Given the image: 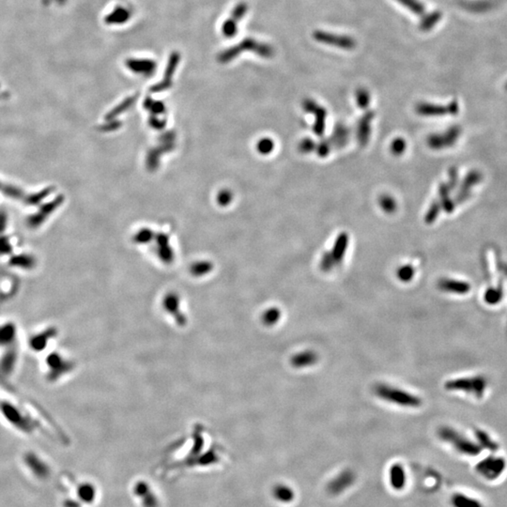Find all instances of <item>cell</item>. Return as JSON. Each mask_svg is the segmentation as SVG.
I'll use <instances>...</instances> for the list:
<instances>
[{
  "instance_id": "9a60e30c",
  "label": "cell",
  "mask_w": 507,
  "mask_h": 507,
  "mask_svg": "<svg viewBox=\"0 0 507 507\" xmlns=\"http://www.w3.org/2000/svg\"><path fill=\"white\" fill-rule=\"evenodd\" d=\"M482 179H483V176L479 171H477V170L471 171L468 175L466 176L463 184L461 185L460 192L458 193L455 201L457 203L465 201L471 195V188L472 186L479 184L481 182Z\"/></svg>"
},
{
  "instance_id": "ffe728a7",
  "label": "cell",
  "mask_w": 507,
  "mask_h": 507,
  "mask_svg": "<svg viewBox=\"0 0 507 507\" xmlns=\"http://www.w3.org/2000/svg\"><path fill=\"white\" fill-rule=\"evenodd\" d=\"M271 495L276 502H279L281 504H290L295 499L294 490H292V488L288 485L282 483L273 486Z\"/></svg>"
},
{
  "instance_id": "7402d4cb",
  "label": "cell",
  "mask_w": 507,
  "mask_h": 507,
  "mask_svg": "<svg viewBox=\"0 0 507 507\" xmlns=\"http://www.w3.org/2000/svg\"><path fill=\"white\" fill-rule=\"evenodd\" d=\"M16 334L17 331L14 324L7 322L0 325V347H11L16 339Z\"/></svg>"
},
{
  "instance_id": "ba28073f",
  "label": "cell",
  "mask_w": 507,
  "mask_h": 507,
  "mask_svg": "<svg viewBox=\"0 0 507 507\" xmlns=\"http://www.w3.org/2000/svg\"><path fill=\"white\" fill-rule=\"evenodd\" d=\"M316 41L323 44H330L332 46L339 47L341 49L351 50L355 48L356 42L354 39H351L348 36L336 35L332 33L323 32V31H316L313 34Z\"/></svg>"
},
{
  "instance_id": "836d02e7",
  "label": "cell",
  "mask_w": 507,
  "mask_h": 507,
  "mask_svg": "<svg viewBox=\"0 0 507 507\" xmlns=\"http://www.w3.org/2000/svg\"><path fill=\"white\" fill-rule=\"evenodd\" d=\"M397 1L416 14H422L425 11L424 5L417 0H397Z\"/></svg>"
},
{
  "instance_id": "b9f144b4",
  "label": "cell",
  "mask_w": 507,
  "mask_h": 507,
  "mask_svg": "<svg viewBox=\"0 0 507 507\" xmlns=\"http://www.w3.org/2000/svg\"><path fill=\"white\" fill-rule=\"evenodd\" d=\"M314 147H315V144L311 139L304 140L301 144V149L304 152H310L312 149H314Z\"/></svg>"
},
{
  "instance_id": "7dc6e473",
  "label": "cell",
  "mask_w": 507,
  "mask_h": 507,
  "mask_svg": "<svg viewBox=\"0 0 507 507\" xmlns=\"http://www.w3.org/2000/svg\"></svg>"
},
{
  "instance_id": "8992f818",
  "label": "cell",
  "mask_w": 507,
  "mask_h": 507,
  "mask_svg": "<svg viewBox=\"0 0 507 507\" xmlns=\"http://www.w3.org/2000/svg\"><path fill=\"white\" fill-rule=\"evenodd\" d=\"M24 462L30 473L40 480H45L51 475V468L40 455L28 452L24 456Z\"/></svg>"
},
{
  "instance_id": "7c38bea8",
  "label": "cell",
  "mask_w": 507,
  "mask_h": 507,
  "mask_svg": "<svg viewBox=\"0 0 507 507\" xmlns=\"http://www.w3.org/2000/svg\"><path fill=\"white\" fill-rule=\"evenodd\" d=\"M459 111V106L456 102L451 103L448 106L421 104L417 106V112L424 116H444V115H456Z\"/></svg>"
},
{
  "instance_id": "74e56055",
  "label": "cell",
  "mask_w": 507,
  "mask_h": 507,
  "mask_svg": "<svg viewBox=\"0 0 507 507\" xmlns=\"http://www.w3.org/2000/svg\"><path fill=\"white\" fill-rule=\"evenodd\" d=\"M247 10H248V7H247V5L245 3H244V2L239 3L236 7L234 8V9L232 10L231 18H233L235 21L238 22V21H240V20H242L243 18L245 17Z\"/></svg>"
},
{
  "instance_id": "484cf974",
  "label": "cell",
  "mask_w": 507,
  "mask_h": 507,
  "mask_svg": "<svg viewBox=\"0 0 507 507\" xmlns=\"http://www.w3.org/2000/svg\"><path fill=\"white\" fill-rule=\"evenodd\" d=\"M131 17L130 11L123 7H118L114 9L107 17L106 22L107 24H113V25H122L125 22H127Z\"/></svg>"
},
{
  "instance_id": "6da1fadb",
  "label": "cell",
  "mask_w": 507,
  "mask_h": 507,
  "mask_svg": "<svg viewBox=\"0 0 507 507\" xmlns=\"http://www.w3.org/2000/svg\"><path fill=\"white\" fill-rule=\"evenodd\" d=\"M438 436L448 444L452 446L457 453L469 457H475L484 451L475 441L464 436L450 427H441L438 429Z\"/></svg>"
},
{
  "instance_id": "603a6c76",
  "label": "cell",
  "mask_w": 507,
  "mask_h": 507,
  "mask_svg": "<svg viewBox=\"0 0 507 507\" xmlns=\"http://www.w3.org/2000/svg\"><path fill=\"white\" fill-rule=\"evenodd\" d=\"M47 365L50 368V376L52 379L60 377L63 372L67 371V368H69V365H67L62 356L57 353H53L48 357Z\"/></svg>"
},
{
  "instance_id": "4dcf8cb0",
  "label": "cell",
  "mask_w": 507,
  "mask_h": 507,
  "mask_svg": "<svg viewBox=\"0 0 507 507\" xmlns=\"http://www.w3.org/2000/svg\"><path fill=\"white\" fill-rule=\"evenodd\" d=\"M441 17H442V14L439 11H435V12L430 13L427 17L424 18V20L421 23L420 28L422 30H425V31L426 30H429L430 28H432L433 26L437 24Z\"/></svg>"
},
{
  "instance_id": "8d00e7d4",
  "label": "cell",
  "mask_w": 507,
  "mask_h": 507,
  "mask_svg": "<svg viewBox=\"0 0 507 507\" xmlns=\"http://www.w3.org/2000/svg\"><path fill=\"white\" fill-rule=\"evenodd\" d=\"M356 97H357V104H358L359 107H361V108L368 107L369 102H370V95L367 89H365V88L358 89Z\"/></svg>"
},
{
  "instance_id": "60d3db41",
  "label": "cell",
  "mask_w": 507,
  "mask_h": 507,
  "mask_svg": "<svg viewBox=\"0 0 507 507\" xmlns=\"http://www.w3.org/2000/svg\"><path fill=\"white\" fill-rule=\"evenodd\" d=\"M266 318V321L268 323L272 324L274 322H276L280 318V311L277 309H271L270 310L267 315L265 317Z\"/></svg>"
},
{
  "instance_id": "d4e9b609",
  "label": "cell",
  "mask_w": 507,
  "mask_h": 507,
  "mask_svg": "<svg viewBox=\"0 0 507 507\" xmlns=\"http://www.w3.org/2000/svg\"><path fill=\"white\" fill-rule=\"evenodd\" d=\"M504 299V290L500 284L498 287H490L485 291L484 302L488 306H494L499 305Z\"/></svg>"
},
{
  "instance_id": "4fadbf2b",
  "label": "cell",
  "mask_w": 507,
  "mask_h": 507,
  "mask_svg": "<svg viewBox=\"0 0 507 507\" xmlns=\"http://www.w3.org/2000/svg\"><path fill=\"white\" fill-rule=\"evenodd\" d=\"M452 507H488L481 498L466 492H455L450 500Z\"/></svg>"
},
{
  "instance_id": "83f0119b",
  "label": "cell",
  "mask_w": 507,
  "mask_h": 507,
  "mask_svg": "<svg viewBox=\"0 0 507 507\" xmlns=\"http://www.w3.org/2000/svg\"><path fill=\"white\" fill-rule=\"evenodd\" d=\"M373 117H374V114L372 112H369L368 114L364 116V118L361 120V122L359 123L358 137L362 144H366L369 138L370 123H371Z\"/></svg>"
},
{
  "instance_id": "ab89813d",
  "label": "cell",
  "mask_w": 507,
  "mask_h": 507,
  "mask_svg": "<svg viewBox=\"0 0 507 507\" xmlns=\"http://www.w3.org/2000/svg\"><path fill=\"white\" fill-rule=\"evenodd\" d=\"M406 148V143L401 138L394 140L392 144V150L394 154H401Z\"/></svg>"
},
{
  "instance_id": "9c48e42d",
  "label": "cell",
  "mask_w": 507,
  "mask_h": 507,
  "mask_svg": "<svg viewBox=\"0 0 507 507\" xmlns=\"http://www.w3.org/2000/svg\"><path fill=\"white\" fill-rule=\"evenodd\" d=\"M356 479L355 473L350 470H344L337 474L327 486V490L332 495H337L348 490Z\"/></svg>"
},
{
  "instance_id": "d590c367",
  "label": "cell",
  "mask_w": 507,
  "mask_h": 507,
  "mask_svg": "<svg viewBox=\"0 0 507 507\" xmlns=\"http://www.w3.org/2000/svg\"><path fill=\"white\" fill-rule=\"evenodd\" d=\"M380 204L382 208V210L386 211V212H393L395 209H396V204L395 201L393 200V197L391 196H388V195H383L380 197Z\"/></svg>"
},
{
  "instance_id": "cb8c5ba5",
  "label": "cell",
  "mask_w": 507,
  "mask_h": 507,
  "mask_svg": "<svg viewBox=\"0 0 507 507\" xmlns=\"http://www.w3.org/2000/svg\"><path fill=\"white\" fill-rule=\"evenodd\" d=\"M348 244H349V238H348L347 234H341L340 236L337 238L335 244L333 245V249H332V251L331 252L332 257L334 259V262H335L336 265L340 264V262L343 260L345 253L347 251Z\"/></svg>"
},
{
  "instance_id": "ac0fdd59",
  "label": "cell",
  "mask_w": 507,
  "mask_h": 507,
  "mask_svg": "<svg viewBox=\"0 0 507 507\" xmlns=\"http://www.w3.org/2000/svg\"><path fill=\"white\" fill-rule=\"evenodd\" d=\"M304 108L307 112H315L317 120H316L314 130L317 134H321L324 131V127H325V118H326L325 109L318 106L315 104V102H313L311 100H306V102L304 103Z\"/></svg>"
},
{
  "instance_id": "7bdbcfd3",
  "label": "cell",
  "mask_w": 507,
  "mask_h": 507,
  "mask_svg": "<svg viewBox=\"0 0 507 507\" xmlns=\"http://www.w3.org/2000/svg\"><path fill=\"white\" fill-rule=\"evenodd\" d=\"M449 177H450V184L448 185H449L450 189H453V188H455V185L457 184V172H456L455 167L450 169Z\"/></svg>"
},
{
  "instance_id": "3957f363",
  "label": "cell",
  "mask_w": 507,
  "mask_h": 507,
  "mask_svg": "<svg viewBox=\"0 0 507 507\" xmlns=\"http://www.w3.org/2000/svg\"><path fill=\"white\" fill-rule=\"evenodd\" d=\"M507 460L505 456L494 455H488L481 458L475 464L474 471L484 481L496 483L507 472Z\"/></svg>"
},
{
  "instance_id": "bcb514c9",
  "label": "cell",
  "mask_w": 507,
  "mask_h": 507,
  "mask_svg": "<svg viewBox=\"0 0 507 507\" xmlns=\"http://www.w3.org/2000/svg\"><path fill=\"white\" fill-rule=\"evenodd\" d=\"M503 271H504V272L506 273V275L507 276V264H505V265L503 266Z\"/></svg>"
},
{
  "instance_id": "ee69618b",
  "label": "cell",
  "mask_w": 507,
  "mask_h": 507,
  "mask_svg": "<svg viewBox=\"0 0 507 507\" xmlns=\"http://www.w3.org/2000/svg\"><path fill=\"white\" fill-rule=\"evenodd\" d=\"M63 507H82V504L79 501L67 499L63 502Z\"/></svg>"
},
{
  "instance_id": "52a82bcc",
  "label": "cell",
  "mask_w": 507,
  "mask_h": 507,
  "mask_svg": "<svg viewBox=\"0 0 507 507\" xmlns=\"http://www.w3.org/2000/svg\"><path fill=\"white\" fill-rule=\"evenodd\" d=\"M132 494L139 500L142 507H159L160 506L156 493L145 480H138L133 484Z\"/></svg>"
},
{
  "instance_id": "8fae6325",
  "label": "cell",
  "mask_w": 507,
  "mask_h": 507,
  "mask_svg": "<svg viewBox=\"0 0 507 507\" xmlns=\"http://www.w3.org/2000/svg\"><path fill=\"white\" fill-rule=\"evenodd\" d=\"M438 288L450 294L466 295L471 291L472 286L470 283L461 280L442 278L438 281Z\"/></svg>"
},
{
  "instance_id": "f6af8a7d",
  "label": "cell",
  "mask_w": 507,
  "mask_h": 507,
  "mask_svg": "<svg viewBox=\"0 0 507 507\" xmlns=\"http://www.w3.org/2000/svg\"><path fill=\"white\" fill-rule=\"evenodd\" d=\"M329 149H330V148H329V145H328L327 143L320 144V145H319V147H318V154H319L320 156H325V155H327V154H328Z\"/></svg>"
},
{
  "instance_id": "d6a6232c",
  "label": "cell",
  "mask_w": 507,
  "mask_h": 507,
  "mask_svg": "<svg viewBox=\"0 0 507 507\" xmlns=\"http://www.w3.org/2000/svg\"><path fill=\"white\" fill-rule=\"evenodd\" d=\"M237 31H238L237 21H235L233 18L230 17L224 22V24L222 26V33L225 37L231 38V37L236 35Z\"/></svg>"
},
{
  "instance_id": "e0dca14e",
  "label": "cell",
  "mask_w": 507,
  "mask_h": 507,
  "mask_svg": "<svg viewBox=\"0 0 507 507\" xmlns=\"http://www.w3.org/2000/svg\"><path fill=\"white\" fill-rule=\"evenodd\" d=\"M76 495L81 504L92 505L96 501V487L90 482H83L76 489Z\"/></svg>"
},
{
  "instance_id": "277c9868",
  "label": "cell",
  "mask_w": 507,
  "mask_h": 507,
  "mask_svg": "<svg viewBox=\"0 0 507 507\" xmlns=\"http://www.w3.org/2000/svg\"><path fill=\"white\" fill-rule=\"evenodd\" d=\"M444 388L450 392L468 393L481 399L488 388V380L482 375L455 378L447 380Z\"/></svg>"
},
{
  "instance_id": "f1b7e54d",
  "label": "cell",
  "mask_w": 507,
  "mask_h": 507,
  "mask_svg": "<svg viewBox=\"0 0 507 507\" xmlns=\"http://www.w3.org/2000/svg\"><path fill=\"white\" fill-rule=\"evenodd\" d=\"M450 187L449 185L446 184H442V185L440 186V197H441V205L442 207L444 209L446 212L450 213L452 212L454 209H455V203L452 201L449 197V192H450Z\"/></svg>"
},
{
  "instance_id": "7a4b0ae2",
  "label": "cell",
  "mask_w": 507,
  "mask_h": 507,
  "mask_svg": "<svg viewBox=\"0 0 507 507\" xmlns=\"http://www.w3.org/2000/svg\"><path fill=\"white\" fill-rule=\"evenodd\" d=\"M374 393L380 399L406 408H418L422 405V399L402 389L380 383L374 386Z\"/></svg>"
},
{
  "instance_id": "1f68e13d",
  "label": "cell",
  "mask_w": 507,
  "mask_h": 507,
  "mask_svg": "<svg viewBox=\"0 0 507 507\" xmlns=\"http://www.w3.org/2000/svg\"><path fill=\"white\" fill-rule=\"evenodd\" d=\"M414 274H415V271L411 265H404L402 267H400L396 272L397 278L405 283H408L411 281L414 277Z\"/></svg>"
},
{
  "instance_id": "2e32d148",
  "label": "cell",
  "mask_w": 507,
  "mask_h": 507,
  "mask_svg": "<svg viewBox=\"0 0 507 507\" xmlns=\"http://www.w3.org/2000/svg\"><path fill=\"white\" fill-rule=\"evenodd\" d=\"M389 481L393 490H401L407 483V474L401 464L392 465L389 470Z\"/></svg>"
},
{
  "instance_id": "5b68a950",
  "label": "cell",
  "mask_w": 507,
  "mask_h": 507,
  "mask_svg": "<svg viewBox=\"0 0 507 507\" xmlns=\"http://www.w3.org/2000/svg\"><path fill=\"white\" fill-rule=\"evenodd\" d=\"M252 51V52L262 57V58H271L273 56V49L268 44L259 43L253 39H245L242 43L237 44L233 47H230L224 52L219 55V61L223 63H228L242 54L243 51Z\"/></svg>"
},
{
  "instance_id": "4316f807",
  "label": "cell",
  "mask_w": 507,
  "mask_h": 507,
  "mask_svg": "<svg viewBox=\"0 0 507 507\" xmlns=\"http://www.w3.org/2000/svg\"><path fill=\"white\" fill-rule=\"evenodd\" d=\"M17 361L16 351L9 350L0 360V371L3 374H9L12 372Z\"/></svg>"
},
{
  "instance_id": "d6986e66",
  "label": "cell",
  "mask_w": 507,
  "mask_h": 507,
  "mask_svg": "<svg viewBox=\"0 0 507 507\" xmlns=\"http://www.w3.org/2000/svg\"><path fill=\"white\" fill-rule=\"evenodd\" d=\"M125 64L130 70L138 73L151 74L156 69V63L151 60L129 59L126 60Z\"/></svg>"
},
{
  "instance_id": "5bb4252c",
  "label": "cell",
  "mask_w": 507,
  "mask_h": 507,
  "mask_svg": "<svg viewBox=\"0 0 507 507\" xmlns=\"http://www.w3.org/2000/svg\"><path fill=\"white\" fill-rule=\"evenodd\" d=\"M319 359L318 354L312 350H303L298 352L290 359L292 367L295 368H305L312 367L317 363Z\"/></svg>"
},
{
  "instance_id": "44dd1931",
  "label": "cell",
  "mask_w": 507,
  "mask_h": 507,
  "mask_svg": "<svg viewBox=\"0 0 507 507\" xmlns=\"http://www.w3.org/2000/svg\"><path fill=\"white\" fill-rule=\"evenodd\" d=\"M474 437H475V442L481 446L483 450H488L491 453H496L498 451V443L495 442L492 438L490 437V434L487 431L481 429H474Z\"/></svg>"
},
{
  "instance_id": "e575fe53",
  "label": "cell",
  "mask_w": 507,
  "mask_h": 507,
  "mask_svg": "<svg viewBox=\"0 0 507 507\" xmlns=\"http://www.w3.org/2000/svg\"><path fill=\"white\" fill-rule=\"evenodd\" d=\"M335 266H336V264L334 262V259L332 257L331 252L324 254L321 257V260H320V269L325 272H328V271L332 270L333 267H335Z\"/></svg>"
},
{
  "instance_id": "f546056e",
  "label": "cell",
  "mask_w": 507,
  "mask_h": 507,
  "mask_svg": "<svg viewBox=\"0 0 507 507\" xmlns=\"http://www.w3.org/2000/svg\"><path fill=\"white\" fill-rule=\"evenodd\" d=\"M52 335H54V330L53 331L49 330V331H46L43 333L37 334L31 339L30 345L35 350H42L46 347L47 342L49 341V339H50V337H52Z\"/></svg>"
},
{
  "instance_id": "30bf717a",
  "label": "cell",
  "mask_w": 507,
  "mask_h": 507,
  "mask_svg": "<svg viewBox=\"0 0 507 507\" xmlns=\"http://www.w3.org/2000/svg\"><path fill=\"white\" fill-rule=\"evenodd\" d=\"M459 127H452L444 134H433L429 137V146L432 149H440L453 146L460 135Z\"/></svg>"
},
{
  "instance_id": "f35d334b",
  "label": "cell",
  "mask_w": 507,
  "mask_h": 507,
  "mask_svg": "<svg viewBox=\"0 0 507 507\" xmlns=\"http://www.w3.org/2000/svg\"><path fill=\"white\" fill-rule=\"evenodd\" d=\"M442 209V205L440 202H434L432 204V206L430 207L428 213H427V216H426V221L427 223H433L436 219H437L438 215L441 211Z\"/></svg>"
}]
</instances>
